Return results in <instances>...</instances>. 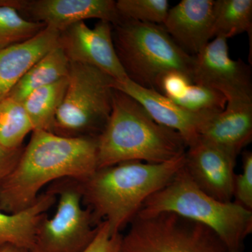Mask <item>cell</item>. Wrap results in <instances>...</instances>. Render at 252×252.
<instances>
[{
	"label": "cell",
	"mask_w": 252,
	"mask_h": 252,
	"mask_svg": "<svg viewBox=\"0 0 252 252\" xmlns=\"http://www.w3.org/2000/svg\"><path fill=\"white\" fill-rule=\"evenodd\" d=\"M97 170V137L33 130L17 165L0 185V210L21 211L35 203L45 186L65 178L84 180Z\"/></svg>",
	"instance_id": "cell-1"
},
{
	"label": "cell",
	"mask_w": 252,
	"mask_h": 252,
	"mask_svg": "<svg viewBox=\"0 0 252 252\" xmlns=\"http://www.w3.org/2000/svg\"><path fill=\"white\" fill-rule=\"evenodd\" d=\"M185 160V153L163 163L127 161L98 168L79 181L83 204L96 225L105 221L111 234L121 233L144 202L182 170Z\"/></svg>",
	"instance_id": "cell-2"
},
{
	"label": "cell",
	"mask_w": 252,
	"mask_h": 252,
	"mask_svg": "<svg viewBox=\"0 0 252 252\" xmlns=\"http://www.w3.org/2000/svg\"><path fill=\"white\" fill-rule=\"evenodd\" d=\"M97 145V169L127 161L163 163L187 149L178 132L158 124L138 102L117 89Z\"/></svg>",
	"instance_id": "cell-3"
},
{
	"label": "cell",
	"mask_w": 252,
	"mask_h": 252,
	"mask_svg": "<svg viewBox=\"0 0 252 252\" xmlns=\"http://www.w3.org/2000/svg\"><path fill=\"white\" fill-rule=\"evenodd\" d=\"M170 212L215 232L230 252H243L252 233V211L234 202L220 201L197 187L184 167L170 183L143 204L137 215Z\"/></svg>",
	"instance_id": "cell-4"
},
{
	"label": "cell",
	"mask_w": 252,
	"mask_h": 252,
	"mask_svg": "<svg viewBox=\"0 0 252 252\" xmlns=\"http://www.w3.org/2000/svg\"><path fill=\"white\" fill-rule=\"evenodd\" d=\"M112 37L127 79L137 85L158 91L162 78L172 72L192 81L195 56L184 51L162 25L122 18L113 26Z\"/></svg>",
	"instance_id": "cell-5"
},
{
	"label": "cell",
	"mask_w": 252,
	"mask_h": 252,
	"mask_svg": "<svg viewBox=\"0 0 252 252\" xmlns=\"http://www.w3.org/2000/svg\"><path fill=\"white\" fill-rule=\"evenodd\" d=\"M69 63L67 87L53 133L66 137H97L112 113L115 79L92 66Z\"/></svg>",
	"instance_id": "cell-6"
},
{
	"label": "cell",
	"mask_w": 252,
	"mask_h": 252,
	"mask_svg": "<svg viewBox=\"0 0 252 252\" xmlns=\"http://www.w3.org/2000/svg\"><path fill=\"white\" fill-rule=\"evenodd\" d=\"M128 225L118 252H230L211 229L170 212L137 215Z\"/></svg>",
	"instance_id": "cell-7"
},
{
	"label": "cell",
	"mask_w": 252,
	"mask_h": 252,
	"mask_svg": "<svg viewBox=\"0 0 252 252\" xmlns=\"http://www.w3.org/2000/svg\"><path fill=\"white\" fill-rule=\"evenodd\" d=\"M48 189L56 194L57 207L51 218L46 215L39 223L32 252H82L94 240L99 224L83 204L80 182L62 179Z\"/></svg>",
	"instance_id": "cell-8"
},
{
	"label": "cell",
	"mask_w": 252,
	"mask_h": 252,
	"mask_svg": "<svg viewBox=\"0 0 252 252\" xmlns=\"http://www.w3.org/2000/svg\"><path fill=\"white\" fill-rule=\"evenodd\" d=\"M192 81L218 91L227 102H252L251 67L230 57L225 38H214L195 56Z\"/></svg>",
	"instance_id": "cell-9"
},
{
	"label": "cell",
	"mask_w": 252,
	"mask_h": 252,
	"mask_svg": "<svg viewBox=\"0 0 252 252\" xmlns=\"http://www.w3.org/2000/svg\"><path fill=\"white\" fill-rule=\"evenodd\" d=\"M112 30L107 21H99L94 28L85 22L76 23L60 33L59 46L69 63L92 66L123 81L127 77L114 48Z\"/></svg>",
	"instance_id": "cell-10"
},
{
	"label": "cell",
	"mask_w": 252,
	"mask_h": 252,
	"mask_svg": "<svg viewBox=\"0 0 252 252\" xmlns=\"http://www.w3.org/2000/svg\"><path fill=\"white\" fill-rule=\"evenodd\" d=\"M236 160L218 147L198 140L187 147L184 168L204 193L228 203L233 201Z\"/></svg>",
	"instance_id": "cell-11"
},
{
	"label": "cell",
	"mask_w": 252,
	"mask_h": 252,
	"mask_svg": "<svg viewBox=\"0 0 252 252\" xmlns=\"http://www.w3.org/2000/svg\"><path fill=\"white\" fill-rule=\"evenodd\" d=\"M21 14L60 33L91 18L107 21L113 26L122 18L113 0H28Z\"/></svg>",
	"instance_id": "cell-12"
},
{
	"label": "cell",
	"mask_w": 252,
	"mask_h": 252,
	"mask_svg": "<svg viewBox=\"0 0 252 252\" xmlns=\"http://www.w3.org/2000/svg\"><path fill=\"white\" fill-rule=\"evenodd\" d=\"M114 88L135 99L158 124L178 132L187 147L198 141L204 125L215 116L189 112L160 93L137 85L127 78L114 81Z\"/></svg>",
	"instance_id": "cell-13"
},
{
	"label": "cell",
	"mask_w": 252,
	"mask_h": 252,
	"mask_svg": "<svg viewBox=\"0 0 252 252\" xmlns=\"http://www.w3.org/2000/svg\"><path fill=\"white\" fill-rule=\"evenodd\" d=\"M214 0H182L169 9L162 25L187 54L198 55L213 38Z\"/></svg>",
	"instance_id": "cell-14"
},
{
	"label": "cell",
	"mask_w": 252,
	"mask_h": 252,
	"mask_svg": "<svg viewBox=\"0 0 252 252\" xmlns=\"http://www.w3.org/2000/svg\"><path fill=\"white\" fill-rule=\"evenodd\" d=\"M198 140L237 158L252 140V102H227L222 112L204 125Z\"/></svg>",
	"instance_id": "cell-15"
},
{
	"label": "cell",
	"mask_w": 252,
	"mask_h": 252,
	"mask_svg": "<svg viewBox=\"0 0 252 252\" xmlns=\"http://www.w3.org/2000/svg\"><path fill=\"white\" fill-rule=\"evenodd\" d=\"M60 32L46 27L35 36L0 49V101L36 62L59 44Z\"/></svg>",
	"instance_id": "cell-16"
},
{
	"label": "cell",
	"mask_w": 252,
	"mask_h": 252,
	"mask_svg": "<svg viewBox=\"0 0 252 252\" xmlns=\"http://www.w3.org/2000/svg\"><path fill=\"white\" fill-rule=\"evenodd\" d=\"M56 202V194L47 189L24 210L14 213L0 210V247L11 245L32 251L39 223Z\"/></svg>",
	"instance_id": "cell-17"
},
{
	"label": "cell",
	"mask_w": 252,
	"mask_h": 252,
	"mask_svg": "<svg viewBox=\"0 0 252 252\" xmlns=\"http://www.w3.org/2000/svg\"><path fill=\"white\" fill-rule=\"evenodd\" d=\"M69 64L58 44L28 69L8 97L22 102L33 91L67 77Z\"/></svg>",
	"instance_id": "cell-18"
},
{
	"label": "cell",
	"mask_w": 252,
	"mask_h": 252,
	"mask_svg": "<svg viewBox=\"0 0 252 252\" xmlns=\"http://www.w3.org/2000/svg\"><path fill=\"white\" fill-rule=\"evenodd\" d=\"M67 77L33 91L22 103L34 130L53 132L56 114L62 104Z\"/></svg>",
	"instance_id": "cell-19"
},
{
	"label": "cell",
	"mask_w": 252,
	"mask_h": 252,
	"mask_svg": "<svg viewBox=\"0 0 252 252\" xmlns=\"http://www.w3.org/2000/svg\"><path fill=\"white\" fill-rule=\"evenodd\" d=\"M244 32L252 38V0L215 1L213 37L228 39Z\"/></svg>",
	"instance_id": "cell-20"
},
{
	"label": "cell",
	"mask_w": 252,
	"mask_h": 252,
	"mask_svg": "<svg viewBox=\"0 0 252 252\" xmlns=\"http://www.w3.org/2000/svg\"><path fill=\"white\" fill-rule=\"evenodd\" d=\"M33 130L22 102L10 97L0 101V144L10 149L21 148L23 141Z\"/></svg>",
	"instance_id": "cell-21"
},
{
	"label": "cell",
	"mask_w": 252,
	"mask_h": 252,
	"mask_svg": "<svg viewBox=\"0 0 252 252\" xmlns=\"http://www.w3.org/2000/svg\"><path fill=\"white\" fill-rule=\"evenodd\" d=\"M46 27L26 19L14 8H0V49L29 40Z\"/></svg>",
	"instance_id": "cell-22"
},
{
	"label": "cell",
	"mask_w": 252,
	"mask_h": 252,
	"mask_svg": "<svg viewBox=\"0 0 252 252\" xmlns=\"http://www.w3.org/2000/svg\"><path fill=\"white\" fill-rule=\"evenodd\" d=\"M172 100L189 112L210 116L222 112L227 103L224 96L218 91L193 83L180 97Z\"/></svg>",
	"instance_id": "cell-23"
},
{
	"label": "cell",
	"mask_w": 252,
	"mask_h": 252,
	"mask_svg": "<svg viewBox=\"0 0 252 252\" xmlns=\"http://www.w3.org/2000/svg\"><path fill=\"white\" fill-rule=\"evenodd\" d=\"M121 17L142 23L162 25L170 6L167 0H118Z\"/></svg>",
	"instance_id": "cell-24"
},
{
	"label": "cell",
	"mask_w": 252,
	"mask_h": 252,
	"mask_svg": "<svg viewBox=\"0 0 252 252\" xmlns=\"http://www.w3.org/2000/svg\"><path fill=\"white\" fill-rule=\"evenodd\" d=\"M233 195L234 203L252 211V153L250 151L243 154L242 172L235 174Z\"/></svg>",
	"instance_id": "cell-25"
},
{
	"label": "cell",
	"mask_w": 252,
	"mask_h": 252,
	"mask_svg": "<svg viewBox=\"0 0 252 252\" xmlns=\"http://www.w3.org/2000/svg\"><path fill=\"white\" fill-rule=\"evenodd\" d=\"M122 235L111 234L108 224L105 221L101 222L94 240L82 252H118Z\"/></svg>",
	"instance_id": "cell-26"
},
{
	"label": "cell",
	"mask_w": 252,
	"mask_h": 252,
	"mask_svg": "<svg viewBox=\"0 0 252 252\" xmlns=\"http://www.w3.org/2000/svg\"><path fill=\"white\" fill-rule=\"evenodd\" d=\"M23 149H10L0 144V185L17 165Z\"/></svg>",
	"instance_id": "cell-27"
},
{
	"label": "cell",
	"mask_w": 252,
	"mask_h": 252,
	"mask_svg": "<svg viewBox=\"0 0 252 252\" xmlns=\"http://www.w3.org/2000/svg\"><path fill=\"white\" fill-rule=\"evenodd\" d=\"M28 0H0V8L11 7L21 14L27 5Z\"/></svg>",
	"instance_id": "cell-28"
},
{
	"label": "cell",
	"mask_w": 252,
	"mask_h": 252,
	"mask_svg": "<svg viewBox=\"0 0 252 252\" xmlns=\"http://www.w3.org/2000/svg\"><path fill=\"white\" fill-rule=\"evenodd\" d=\"M0 252H32V251L26 249L11 246V245H5V246L0 247Z\"/></svg>",
	"instance_id": "cell-29"
}]
</instances>
